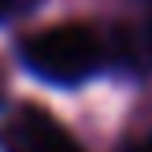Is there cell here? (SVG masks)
Instances as JSON below:
<instances>
[{
	"label": "cell",
	"mask_w": 152,
	"mask_h": 152,
	"mask_svg": "<svg viewBox=\"0 0 152 152\" xmlns=\"http://www.w3.org/2000/svg\"><path fill=\"white\" fill-rule=\"evenodd\" d=\"M37 0H0V19L4 15H15V11H26V7H34Z\"/></svg>",
	"instance_id": "4"
},
{
	"label": "cell",
	"mask_w": 152,
	"mask_h": 152,
	"mask_svg": "<svg viewBox=\"0 0 152 152\" xmlns=\"http://www.w3.org/2000/svg\"><path fill=\"white\" fill-rule=\"evenodd\" d=\"M22 59L41 78L56 82V86H74L100 71L104 41L82 22H59L41 34H30L22 41Z\"/></svg>",
	"instance_id": "1"
},
{
	"label": "cell",
	"mask_w": 152,
	"mask_h": 152,
	"mask_svg": "<svg viewBox=\"0 0 152 152\" xmlns=\"http://www.w3.org/2000/svg\"><path fill=\"white\" fill-rule=\"evenodd\" d=\"M115 52L130 67H145V71H152V15L141 22V26L119 30V34H115Z\"/></svg>",
	"instance_id": "3"
},
{
	"label": "cell",
	"mask_w": 152,
	"mask_h": 152,
	"mask_svg": "<svg viewBox=\"0 0 152 152\" xmlns=\"http://www.w3.org/2000/svg\"><path fill=\"white\" fill-rule=\"evenodd\" d=\"M0 152H82V145L59 119L26 104L0 123Z\"/></svg>",
	"instance_id": "2"
},
{
	"label": "cell",
	"mask_w": 152,
	"mask_h": 152,
	"mask_svg": "<svg viewBox=\"0 0 152 152\" xmlns=\"http://www.w3.org/2000/svg\"><path fill=\"white\" fill-rule=\"evenodd\" d=\"M130 152H152V137H145V141H137Z\"/></svg>",
	"instance_id": "5"
}]
</instances>
